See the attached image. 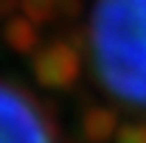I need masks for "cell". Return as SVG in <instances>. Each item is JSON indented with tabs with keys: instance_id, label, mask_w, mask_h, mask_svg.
Listing matches in <instances>:
<instances>
[{
	"instance_id": "obj_2",
	"label": "cell",
	"mask_w": 146,
	"mask_h": 143,
	"mask_svg": "<svg viewBox=\"0 0 146 143\" xmlns=\"http://www.w3.org/2000/svg\"><path fill=\"white\" fill-rule=\"evenodd\" d=\"M0 143H51L36 109L17 93L0 87Z\"/></svg>"
},
{
	"instance_id": "obj_1",
	"label": "cell",
	"mask_w": 146,
	"mask_h": 143,
	"mask_svg": "<svg viewBox=\"0 0 146 143\" xmlns=\"http://www.w3.org/2000/svg\"><path fill=\"white\" fill-rule=\"evenodd\" d=\"M93 39L107 84L146 104V0H101Z\"/></svg>"
}]
</instances>
